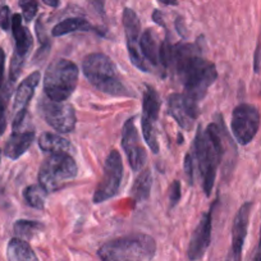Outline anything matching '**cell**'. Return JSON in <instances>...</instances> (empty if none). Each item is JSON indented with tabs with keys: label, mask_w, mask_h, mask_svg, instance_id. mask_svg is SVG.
Masks as SVG:
<instances>
[{
	"label": "cell",
	"mask_w": 261,
	"mask_h": 261,
	"mask_svg": "<svg viewBox=\"0 0 261 261\" xmlns=\"http://www.w3.org/2000/svg\"><path fill=\"white\" fill-rule=\"evenodd\" d=\"M19 7L26 22H31L39 11V4L36 0H19Z\"/></svg>",
	"instance_id": "cell-26"
},
{
	"label": "cell",
	"mask_w": 261,
	"mask_h": 261,
	"mask_svg": "<svg viewBox=\"0 0 261 261\" xmlns=\"http://www.w3.org/2000/svg\"><path fill=\"white\" fill-rule=\"evenodd\" d=\"M155 252L156 242L144 233L115 238L97 250L101 261H145L154 257Z\"/></svg>",
	"instance_id": "cell-4"
},
{
	"label": "cell",
	"mask_w": 261,
	"mask_h": 261,
	"mask_svg": "<svg viewBox=\"0 0 261 261\" xmlns=\"http://www.w3.org/2000/svg\"><path fill=\"white\" fill-rule=\"evenodd\" d=\"M123 26H124L125 39H127L128 55L132 64L139 68L140 71H149V64L145 57L142 55L140 47V37H141V22L136 12L130 8H125L123 11Z\"/></svg>",
	"instance_id": "cell-12"
},
{
	"label": "cell",
	"mask_w": 261,
	"mask_h": 261,
	"mask_svg": "<svg viewBox=\"0 0 261 261\" xmlns=\"http://www.w3.org/2000/svg\"><path fill=\"white\" fill-rule=\"evenodd\" d=\"M122 147L125 152L129 167L134 172H139L146 162V151L141 145L139 130L135 124V118H129L123 125Z\"/></svg>",
	"instance_id": "cell-13"
},
{
	"label": "cell",
	"mask_w": 261,
	"mask_h": 261,
	"mask_svg": "<svg viewBox=\"0 0 261 261\" xmlns=\"http://www.w3.org/2000/svg\"><path fill=\"white\" fill-rule=\"evenodd\" d=\"M42 2L51 8H57L59 6V0H42Z\"/></svg>",
	"instance_id": "cell-33"
},
{
	"label": "cell",
	"mask_w": 261,
	"mask_h": 261,
	"mask_svg": "<svg viewBox=\"0 0 261 261\" xmlns=\"http://www.w3.org/2000/svg\"><path fill=\"white\" fill-rule=\"evenodd\" d=\"M40 115L51 128L60 134H71L76 128L77 118L73 105L42 97L37 105Z\"/></svg>",
	"instance_id": "cell-7"
},
{
	"label": "cell",
	"mask_w": 261,
	"mask_h": 261,
	"mask_svg": "<svg viewBox=\"0 0 261 261\" xmlns=\"http://www.w3.org/2000/svg\"><path fill=\"white\" fill-rule=\"evenodd\" d=\"M217 117L218 123H212L207 125L206 129H202L200 125L191 149L193 158L199 164L202 178V188L206 196H210L214 187L217 168L227 154V145L233 142L225 129L222 117L220 115Z\"/></svg>",
	"instance_id": "cell-2"
},
{
	"label": "cell",
	"mask_w": 261,
	"mask_h": 261,
	"mask_svg": "<svg viewBox=\"0 0 261 261\" xmlns=\"http://www.w3.org/2000/svg\"><path fill=\"white\" fill-rule=\"evenodd\" d=\"M212 212L213 209H210V212L202 215L199 225L193 230L187 251L188 258L191 261L200 260L209 248L210 242H212Z\"/></svg>",
	"instance_id": "cell-16"
},
{
	"label": "cell",
	"mask_w": 261,
	"mask_h": 261,
	"mask_svg": "<svg viewBox=\"0 0 261 261\" xmlns=\"http://www.w3.org/2000/svg\"><path fill=\"white\" fill-rule=\"evenodd\" d=\"M168 113L174 118L182 129L191 130L199 117V105L191 101L183 94H173L168 97Z\"/></svg>",
	"instance_id": "cell-14"
},
{
	"label": "cell",
	"mask_w": 261,
	"mask_h": 261,
	"mask_svg": "<svg viewBox=\"0 0 261 261\" xmlns=\"http://www.w3.org/2000/svg\"><path fill=\"white\" fill-rule=\"evenodd\" d=\"M90 4H91L92 8L97 12L99 14L105 13V0H87Z\"/></svg>",
	"instance_id": "cell-30"
},
{
	"label": "cell",
	"mask_w": 261,
	"mask_h": 261,
	"mask_svg": "<svg viewBox=\"0 0 261 261\" xmlns=\"http://www.w3.org/2000/svg\"><path fill=\"white\" fill-rule=\"evenodd\" d=\"M77 173L79 167L69 152L50 154L40 168L39 183L47 192H54L76 178Z\"/></svg>",
	"instance_id": "cell-6"
},
{
	"label": "cell",
	"mask_w": 261,
	"mask_h": 261,
	"mask_svg": "<svg viewBox=\"0 0 261 261\" xmlns=\"http://www.w3.org/2000/svg\"><path fill=\"white\" fill-rule=\"evenodd\" d=\"M260 127V113L251 104H240L232 113V134L240 145H248L257 134Z\"/></svg>",
	"instance_id": "cell-9"
},
{
	"label": "cell",
	"mask_w": 261,
	"mask_h": 261,
	"mask_svg": "<svg viewBox=\"0 0 261 261\" xmlns=\"http://www.w3.org/2000/svg\"><path fill=\"white\" fill-rule=\"evenodd\" d=\"M8 261H39L30 243L22 238H12L7 246Z\"/></svg>",
	"instance_id": "cell-19"
},
{
	"label": "cell",
	"mask_w": 261,
	"mask_h": 261,
	"mask_svg": "<svg viewBox=\"0 0 261 261\" xmlns=\"http://www.w3.org/2000/svg\"><path fill=\"white\" fill-rule=\"evenodd\" d=\"M44 224L35 220H17L14 223V233L22 240H31L39 232L44 230Z\"/></svg>",
	"instance_id": "cell-25"
},
{
	"label": "cell",
	"mask_w": 261,
	"mask_h": 261,
	"mask_svg": "<svg viewBox=\"0 0 261 261\" xmlns=\"http://www.w3.org/2000/svg\"><path fill=\"white\" fill-rule=\"evenodd\" d=\"M82 71L90 84L104 94L117 97L134 95L120 80L114 63L105 54L92 53L87 55L82 62Z\"/></svg>",
	"instance_id": "cell-3"
},
{
	"label": "cell",
	"mask_w": 261,
	"mask_h": 261,
	"mask_svg": "<svg viewBox=\"0 0 261 261\" xmlns=\"http://www.w3.org/2000/svg\"><path fill=\"white\" fill-rule=\"evenodd\" d=\"M90 30H92V26L89 21L81 17H73V18H67L55 24L54 29L51 30V35L55 37H60L77 31H90Z\"/></svg>",
	"instance_id": "cell-22"
},
{
	"label": "cell",
	"mask_w": 261,
	"mask_h": 261,
	"mask_svg": "<svg viewBox=\"0 0 261 261\" xmlns=\"http://www.w3.org/2000/svg\"><path fill=\"white\" fill-rule=\"evenodd\" d=\"M152 18H154V21L156 22L158 24H160V26H164V22H163L162 13H160L159 11H155L154 12V16H152Z\"/></svg>",
	"instance_id": "cell-32"
},
{
	"label": "cell",
	"mask_w": 261,
	"mask_h": 261,
	"mask_svg": "<svg viewBox=\"0 0 261 261\" xmlns=\"http://www.w3.org/2000/svg\"><path fill=\"white\" fill-rule=\"evenodd\" d=\"M12 32H13L14 53L11 60V68H9V81L14 84L22 72V67L24 64L27 54L32 49V36L29 30L22 23V17L19 14H14L12 17Z\"/></svg>",
	"instance_id": "cell-11"
},
{
	"label": "cell",
	"mask_w": 261,
	"mask_h": 261,
	"mask_svg": "<svg viewBox=\"0 0 261 261\" xmlns=\"http://www.w3.org/2000/svg\"><path fill=\"white\" fill-rule=\"evenodd\" d=\"M41 74L39 71L34 72L30 76H27L23 81L19 84L18 89L16 91V96H14V118H13V129L17 130L23 123L24 118L27 114V107H29L30 101L32 100L36 90L37 85H39Z\"/></svg>",
	"instance_id": "cell-15"
},
{
	"label": "cell",
	"mask_w": 261,
	"mask_h": 261,
	"mask_svg": "<svg viewBox=\"0 0 261 261\" xmlns=\"http://www.w3.org/2000/svg\"><path fill=\"white\" fill-rule=\"evenodd\" d=\"M253 261H261V247H258V250H257V252H256Z\"/></svg>",
	"instance_id": "cell-35"
},
{
	"label": "cell",
	"mask_w": 261,
	"mask_h": 261,
	"mask_svg": "<svg viewBox=\"0 0 261 261\" xmlns=\"http://www.w3.org/2000/svg\"><path fill=\"white\" fill-rule=\"evenodd\" d=\"M39 146L42 151L49 152V154L69 152V150L72 149V145L68 140L58 136V135L49 134V132H45L40 136Z\"/></svg>",
	"instance_id": "cell-21"
},
{
	"label": "cell",
	"mask_w": 261,
	"mask_h": 261,
	"mask_svg": "<svg viewBox=\"0 0 261 261\" xmlns=\"http://www.w3.org/2000/svg\"><path fill=\"white\" fill-rule=\"evenodd\" d=\"M185 172L188 178V183L193 185V173H195V158H193L192 152L186 155L185 158Z\"/></svg>",
	"instance_id": "cell-29"
},
{
	"label": "cell",
	"mask_w": 261,
	"mask_h": 261,
	"mask_svg": "<svg viewBox=\"0 0 261 261\" xmlns=\"http://www.w3.org/2000/svg\"><path fill=\"white\" fill-rule=\"evenodd\" d=\"M152 186V175L150 169H145L141 172V174L136 178L130 193L134 196V199L136 201H145L150 197V192H151Z\"/></svg>",
	"instance_id": "cell-23"
},
{
	"label": "cell",
	"mask_w": 261,
	"mask_h": 261,
	"mask_svg": "<svg viewBox=\"0 0 261 261\" xmlns=\"http://www.w3.org/2000/svg\"><path fill=\"white\" fill-rule=\"evenodd\" d=\"M123 178V162L120 154L113 150L107 156L104 173L94 193L95 204H101L118 193Z\"/></svg>",
	"instance_id": "cell-8"
},
{
	"label": "cell",
	"mask_w": 261,
	"mask_h": 261,
	"mask_svg": "<svg viewBox=\"0 0 261 261\" xmlns=\"http://www.w3.org/2000/svg\"><path fill=\"white\" fill-rule=\"evenodd\" d=\"M169 202H170V207H174L175 205L179 202L180 197H182V193H180V183L179 180H174L170 186V191H169Z\"/></svg>",
	"instance_id": "cell-27"
},
{
	"label": "cell",
	"mask_w": 261,
	"mask_h": 261,
	"mask_svg": "<svg viewBox=\"0 0 261 261\" xmlns=\"http://www.w3.org/2000/svg\"><path fill=\"white\" fill-rule=\"evenodd\" d=\"M79 73V67L68 59L50 63L44 77L45 96L58 102L69 99L77 87Z\"/></svg>",
	"instance_id": "cell-5"
},
{
	"label": "cell",
	"mask_w": 261,
	"mask_h": 261,
	"mask_svg": "<svg viewBox=\"0 0 261 261\" xmlns=\"http://www.w3.org/2000/svg\"><path fill=\"white\" fill-rule=\"evenodd\" d=\"M47 193L49 192L40 183H37V185H31L24 188L23 197L26 200L27 205H30L34 209L42 210L45 206Z\"/></svg>",
	"instance_id": "cell-24"
},
{
	"label": "cell",
	"mask_w": 261,
	"mask_h": 261,
	"mask_svg": "<svg viewBox=\"0 0 261 261\" xmlns=\"http://www.w3.org/2000/svg\"><path fill=\"white\" fill-rule=\"evenodd\" d=\"M160 110V99L158 92L151 86H146L142 97V118L141 127L142 135L146 141L147 146L150 147L154 154L159 152V142H158L156 122L159 117Z\"/></svg>",
	"instance_id": "cell-10"
},
{
	"label": "cell",
	"mask_w": 261,
	"mask_h": 261,
	"mask_svg": "<svg viewBox=\"0 0 261 261\" xmlns=\"http://www.w3.org/2000/svg\"><path fill=\"white\" fill-rule=\"evenodd\" d=\"M160 63L164 68L174 69L185 89L183 95L197 105L218 79L214 63L202 58L200 49L192 44L164 41L160 45Z\"/></svg>",
	"instance_id": "cell-1"
},
{
	"label": "cell",
	"mask_w": 261,
	"mask_h": 261,
	"mask_svg": "<svg viewBox=\"0 0 261 261\" xmlns=\"http://www.w3.org/2000/svg\"><path fill=\"white\" fill-rule=\"evenodd\" d=\"M159 2L165 6H177L178 4V0H159Z\"/></svg>",
	"instance_id": "cell-34"
},
{
	"label": "cell",
	"mask_w": 261,
	"mask_h": 261,
	"mask_svg": "<svg viewBox=\"0 0 261 261\" xmlns=\"http://www.w3.org/2000/svg\"><path fill=\"white\" fill-rule=\"evenodd\" d=\"M252 209V202H246L240 207L236 214L234 222L232 227V252L233 260L241 261L243 245H245L246 236H247L248 223H250V214Z\"/></svg>",
	"instance_id": "cell-17"
},
{
	"label": "cell",
	"mask_w": 261,
	"mask_h": 261,
	"mask_svg": "<svg viewBox=\"0 0 261 261\" xmlns=\"http://www.w3.org/2000/svg\"><path fill=\"white\" fill-rule=\"evenodd\" d=\"M140 47L142 55L147 62L158 65L160 63V45L156 40V35L152 30H146L140 37Z\"/></svg>",
	"instance_id": "cell-20"
},
{
	"label": "cell",
	"mask_w": 261,
	"mask_h": 261,
	"mask_svg": "<svg viewBox=\"0 0 261 261\" xmlns=\"http://www.w3.org/2000/svg\"><path fill=\"white\" fill-rule=\"evenodd\" d=\"M7 128V117H6V108H0V136L4 134Z\"/></svg>",
	"instance_id": "cell-31"
},
{
	"label": "cell",
	"mask_w": 261,
	"mask_h": 261,
	"mask_svg": "<svg viewBox=\"0 0 261 261\" xmlns=\"http://www.w3.org/2000/svg\"><path fill=\"white\" fill-rule=\"evenodd\" d=\"M34 141V130H24V132L14 130L8 139V141H7L6 146H4V155L12 160L19 159L30 149Z\"/></svg>",
	"instance_id": "cell-18"
},
{
	"label": "cell",
	"mask_w": 261,
	"mask_h": 261,
	"mask_svg": "<svg viewBox=\"0 0 261 261\" xmlns=\"http://www.w3.org/2000/svg\"><path fill=\"white\" fill-rule=\"evenodd\" d=\"M12 26V18H11V9L7 6L0 7V29L7 31L9 27Z\"/></svg>",
	"instance_id": "cell-28"
}]
</instances>
